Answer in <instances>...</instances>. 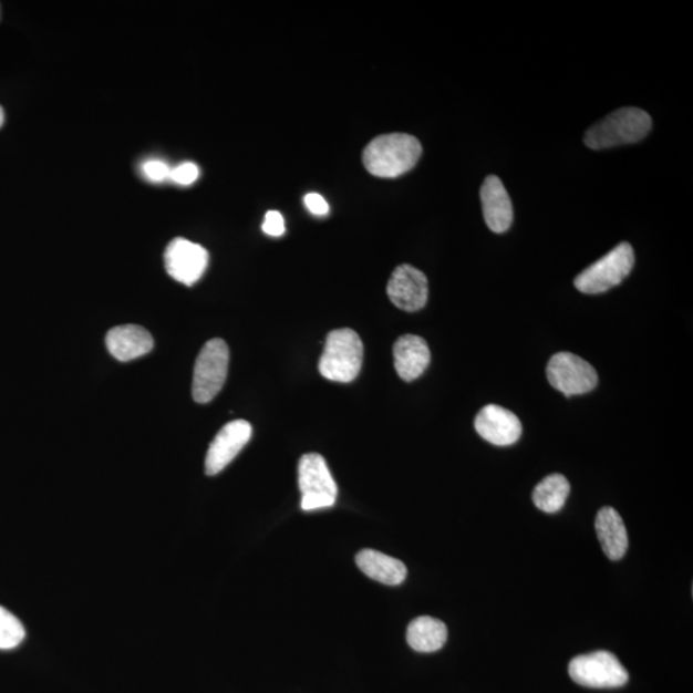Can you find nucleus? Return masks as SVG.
<instances>
[{"label":"nucleus","mask_w":693,"mask_h":693,"mask_svg":"<svg viewBox=\"0 0 693 693\" xmlns=\"http://www.w3.org/2000/svg\"><path fill=\"white\" fill-rule=\"evenodd\" d=\"M422 155V144L415 136L394 133L370 142L362 153V163L370 174L393 179L413 170Z\"/></svg>","instance_id":"nucleus-1"},{"label":"nucleus","mask_w":693,"mask_h":693,"mask_svg":"<svg viewBox=\"0 0 693 693\" xmlns=\"http://www.w3.org/2000/svg\"><path fill=\"white\" fill-rule=\"evenodd\" d=\"M651 127L648 112L635 107L622 108L593 125L585 135V144L588 148L600 151L639 143L647 138Z\"/></svg>","instance_id":"nucleus-2"},{"label":"nucleus","mask_w":693,"mask_h":693,"mask_svg":"<svg viewBox=\"0 0 693 693\" xmlns=\"http://www.w3.org/2000/svg\"><path fill=\"white\" fill-rule=\"evenodd\" d=\"M364 344L352 329H338L327 337L324 352L319 361V372L328 381L351 383L361 372Z\"/></svg>","instance_id":"nucleus-3"},{"label":"nucleus","mask_w":693,"mask_h":693,"mask_svg":"<svg viewBox=\"0 0 693 693\" xmlns=\"http://www.w3.org/2000/svg\"><path fill=\"white\" fill-rule=\"evenodd\" d=\"M229 346L220 338L208 341L200 350L195 374H193V399L198 404H208L220 393L227 382Z\"/></svg>","instance_id":"nucleus-4"},{"label":"nucleus","mask_w":693,"mask_h":693,"mask_svg":"<svg viewBox=\"0 0 693 693\" xmlns=\"http://www.w3.org/2000/svg\"><path fill=\"white\" fill-rule=\"evenodd\" d=\"M634 266V251L630 244L612 249L602 259L580 272L575 280L579 292L600 294L622 283Z\"/></svg>","instance_id":"nucleus-5"},{"label":"nucleus","mask_w":693,"mask_h":693,"mask_svg":"<svg viewBox=\"0 0 693 693\" xmlns=\"http://www.w3.org/2000/svg\"><path fill=\"white\" fill-rule=\"evenodd\" d=\"M570 679L588 689H619L630 681V674L609 651L579 655L569 664Z\"/></svg>","instance_id":"nucleus-6"},{"label":"nucleus","mask_w":693,"mask_h":693,"mask_svg":"<svg viewBox=\"0 0 693 693\" xmlns=\"http://www.w3.org/2000/svg\"><path fill=\"white\" fill-rule=\"evenodd\" d=\"M298 485L302 494V510L325 509L335 504L338 488L325 458L321 455L308 454L301 457L298 464Z\"/></svg>","instance_id":"nucleus-7"},{"label":"nucleus","mask_w":693,"mask_h":693,"mask_svg":"<svg viewBox=\"0 0 693 693\" xmlns=\"http://www.w3.org/2000/svg\"><path fill=\"white\" fill-rule=\"evenodd\" d=\"M546 373L554 389L567 397L591 392L599 383L598 372L590 362L569 352L554 354Z\"/></svg>","instance_id":"nucleus-8"},{"label":"nucleus","mask_w":693,"mask_h":693,"mask_svg":"<svg viewBox=\"0 0 693 693\" xmlns=\"http://www.w3.org/2000/svg\"><path fill=\"white\" fill-rule=\"evenodd\" d=\"M209 256L203 246L176 238L165 251V268L173 279L185 286L196 285L204 277Z\"/></svg>","instance_id":"nucleus-9"},{"label":"nucleus","mask_w":693,"mask_h":693,"mask_svg":"<svg viewBox=\"0 0 693 693\" xmlns=\"http://www.w3.org/2000/svg\"><path fill=\"white\" fill-rule=\"evenodd\" d=\"M386 293L396 308L407 312H416L428 302V279L424 272L414 266L400 265L392 273L389 286H386Z\"/></svg>","instance_id":"nucleus-10"},{"label":"nucleus","mask_w":693,"mask_h":693,"mask_svg":"<svg viewBox=\"0 0 693 693\" xmlns=\"http://www.w3.org/2000/svg\"><path fill=\"white\" fill-rule=\"evenodd\" d=\"M252 437V425L246 421H234L217 433L206 456L207 475L221 473L238 456Z\"/></svg>","instance_id":"nucleus-11"},{"label":"nucleus","mask_w":693,"mask_h":693,"mask_svg":"<svg viewBox=\"0 0 693 693\" xmlns=\"http://www.w3.org/2000/svg\"><path fill=\"white\" fill-rule=\"evenodd\" d=\"M474 425L483 439L501 447L517 443L523 433L519 417L497 405L483 407L475 417Z\"/></svg>","instance_id":"nucleus-12"},{"label":"nucleus","mask_w":693,"mask_h":693,"mask_svg":"<svg viewBox=\"0 0 693 693\" xmlns=\"http://www.w3.org/2000/svg\"><path fill=\"white\" fill-rule=\"evenodd\" d=\"M480 199L487 227L497 234L510 229L514 209L509 193L497 176L490 175L482 185Z\"/></svg>","instance_id":"nucleus-13"},{"label":"nucleus","mask_w":693,"mask_h":693,"mask_svg":"<svg viewBox=\"0 0 693 693\" xmlns=\"http://www.w3.org/2000/svg\"><path fill=\"white\" fill-rule=\"evenodd\" d=\"M394 368L402 381L413 382L421 377L431 364V350L422 337L406 334L393 346Z\"/></svg>","instance_id":"nucleus-14"},{"label":"nucleus","mask_w":693,"mask_h":693,"mask_svg":"<svg viewBox=\"0 0 693 693\" xmlns=\"http://www.w3.org/2000/svg\"><path fill=\"white\" fill-rule=\"evenodd\" d=\"M107 349L121 362L133 361L153 350V338L147 329L128 324L111 329L106 337Z\"/></svg>","instance_id":"nucleus-15"},{"label":"nucleus","mask_w":693,"mask_h":693,"mask_svg":"<svg viewBox=\"0 0 693 693\" xmlns=\"http://www.w3.org/2000/svg\"><path fill=\"white\" fill-rule=\"evenodd\" d=\"M603 554L612 561L623 558L628 550V534L622 517L612 507H602L594 521Z\"/></svg>","instance_id":"nucleus-16"},{"label":"nucleus","mask_w":693,"mask_h":693,"mask_svg":"<svg viewBox=\"0 0 693 693\" xmlns=\"http://www.w3.org/2000/svg\"><path fill=\"white\" fill-rule=\"evenodd\" d=\"M356 562L362 573L386 586H399L407 577L404 562L375 550L360 551L356 555Z\"/></svg>","instance_id":"nucleus-17"},{"label":"nucleus","mask_w":693,"mask_h":693,"mask_svg":"<svg viewBox=\"0 0 693 693\" xmlns=\"http://www.w3.org/2000/svg\"><path fill=\"white\" fill-rule=\"evenodd\" d=\"M407 643L417 652H434L445 647L448 631L445 623L432 617H418L407 627Z\"/></svg>","instance_id":"nucleus-18"},{"label":"nucleus","mask_w":693,"mask_h":693,"mask_svg":"<svg viewBox=\"0 0 693 693\" xmlns=\"http://www.w3.org/2000/svg\"><path fill=\"white\" fill-rule=\"evenodd\" d=\"M570 494L569 482L561 474H551L534 490V503L539 510L555 514L562 509Z\"/></svg>","instance_id":"nucleus-19"},{"label":"nucleus","mask_w":693,"mask_h":693,"mask_svg":"<svg viewBox=\"0 0 693 693\" xmlns=\"http://www.w3.org/2000/svg\"><path fill=\"white\" fill-rule=\"evenodd\" d=\"M25 628L11 611L0 607V650H12L25 640Z\"/></svg>","instance_id":"nucleus-20"},{"label":"nucleus","mask_w":693,"mask_h":693,"mask_svg":"<svg viewBox=\"0 0 693 693\" xmlns=\"http://www.w3.org/2000/svg\"><path fill=\"white\" fill-rule=\"evenodd\" d=\"M142 172L148 180L153 183L165 182L166 179H170L172 168L167 166V164L163 163V161L153 159L147 161L142 167Z\"/></svg>","instance_id":"nucleus-21"},{"label":"nucleus","mask_w":693,"mask_h":693,"mask_svg":"<svg viewBox=\"0 0 693 693\" xmlns=\"http://www.w3.org/2000/svg\"><path fill=\"white\" fill-rule=\"evenodd\" d=\"M199 168L196 164L185 163L173 168L170 179L180 185H190L198 179Z\"/></svg>","instance_id":"nucleus-22"},{"label":"nucleus","mask_w":693,"mask_h":693,"mask_svg":"<svg viewBox=\"0 0 693 693\" xmlns=\"http://www.w3.org/2000/svg\"><path fill=\"white\" fill-rule=\"evenodd\" d=\"M262 230L270 237H281L286 232V221L283 215L278 211H269L265 216Z\"/></svg>","instance_id":"nucleus-23"},{"label":"nucleus","mask_w":693,"mask_h":693,"mask_svg":"<svg viewBox=\"0 0 693 693\" xmlns=\"http://www.w3.org/2000/svg\"><path fill=\"white\" fill-rule=\"evenodd\" d=\"M304 205L309 208V211L317 216H325L329 214V205L327 199L318 193H310L304 197Z\"/></svg>","instance_id":"nucleus-24"},{"label":"nucleus","mask_w":693,"mask_h":693,"mask_svg":"<svg viewBox=\"0 0 693 693\" xmlns=\"http://www.w3.org/2000/svg\"><path fill=\"white\" fill-rule=\"evenodd\" d=\"M4 124V112L3 108L0 107V127Z\"/></svg>","instance_id":"nucleus-25"}]
</instances>
